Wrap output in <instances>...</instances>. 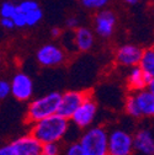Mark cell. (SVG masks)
Here are the masks:
<instances>
[{
    "label": "cell",
    "instance_id": "obj_1",
    "mask_svg": "<svg viewBox=\"0 0 154 155\" xmlns=\"http://www.w3.org/2000/svg\"><path fill=\"white\" fill-rule=\"evenodd\" d=\"M69 130V120L59 114H53L31 126L30 134L41 144L59 143Z\"/></svg>",
    "mask_w": 154,
    "mask_h": 155
},
{
    "label": "cell",
    "instance_id": "obj_2",
    "mask_svg": "<svg viewBox=\"0 0 154 155\" xmlns=\"http://www.w3.org/2000/svg\"><path fill=\"white\" fill-rule=\"evenodd\" d=\"M61 99L62 95L59 92H51L31 101L26 111V122L32 126L38 121L57 114Z\"/></svg>",
    "mask_w": 154,
    "mask_h": 155
},
{
    "label": "cell",
    "instance_id": "obj_3",
    "mask_svg": "<svg viewBox=\"0 0 154 155\" xmlns=\"http://www.w3.org/2000/svg\"><path fill=\"white\" fill-rule=\"evenodd\" d=\"M109 132L101 126L86 129L79 138V145L85 155H107Z\"/></svg>",
    "mask_w": 154,
    "mask_h": 155
},
{
    "label": "cell",
    "instance_id": "obj_4",
    "mask_svg": "<svg viewBox=\"0 0 154 155\" xmlns=\"http://www.w3.org/2000/svg\"><path fill=\"white\" fill-rule=\"evenodd\" d=\"M133 134L122 128L109 132L107 155H133Z\"/></svg>",
    "mask_w": 154,
    "mask_h": 155
},
{
    "label": "cell",
    "instance_id": "obj_5",
    "mask_svg": "<svg viewBox=\"0 0 154 155\" xmlns=\"http://www.w3.org/2000/svg\"><path fill=\"white\" fill-rule=\"evenodd\" d=\"M96 112H98V106H96V102L94 101L90 94L84 100V102L79 106V108L74 112L70 120L75 127H78L80 129H85L92 124L96 117Z\"/></svg>",
    "mask_w": 154,
    "mask_h": 155
},
{
    "label": "cell",
    "instance_id": "obj_6",
    "mask_svg": "<svg viewBox=\"0 0 154 155\" xmlns=\"http://www.w3.org/2000/svg\"><path fill=\"white\" fill-rule=\"evenodd\" d=\"M90 95L89 91H67L62 95L61 104L58 107L57 114L70 120L74 112L79 108V106L84 102V100Z\"/></svg>",
    "mask_w": 154,
    "mask_h": 155
},
{
    "label": "cell",
    "instance_id": "obj_7",
    "mask_svg": "<svg viewBox=\"0 0 154 155\" xmlns=\"http://www.w3.org/2000/svg\"><path fill=\"white\" fill-rule=\"evenodd\" d=\"M10 94L17 101L30 100L33 94V83L31 78L24 73H17L10 83Z\"/></svg>",
    "mask_w": 154,
    "mask_h": 155
},
{
    "label": "cell",
    "instance_id": "obj_8",
    "mask_svg": "<svg viewBox=\"0 0 154 155\" xmlns=\"http://www.w3.org/2000/svg\"><path fill=\"white\" fill-rule=\"evenodd\" d=\"M9 144L14 155H41L42 144L31 134L21 135Z\"/></svg>",
    "mask_w": 154,
    "mask_h": 155
},
{
    "label": "cell",
    "instance_id": "obj_9",
    "mask_svg": "<svg viewBox=\"0 0 154 155\" xmlns=\"http://www.w3.org/2000/svg\"><path fill=\"white\" fill-rule=\"evenodd\" d=\"M133 148L142 155L154 154V132L150 128H139L133 134Z\"/></svg>",
    "mask_w": 154,
    "mask_h": 155
},
{
    "label": "cell",
    "instance_id": "obj_10",
    "mask_svg": "<svg viewBox=\"0 0 154 155\" xmlns=\"http://www.w3.org/2000/svg\"><path fill=\"white\" fill-rule=\"evenodd\" d=\"M37 61L43 67L58 65L64 61V52L54 45H46L38 49Z\"/></svg>",
    "mask_w": 154,
    "mask_h": 155
},
{
    "label": "cell",
    "instance_id": "obj_11",
    "mask_svg": "<svg viewBox=\"0 0 154 155\" xmlns=\"http://www.w3.org/2000/svg\"><path fill=\"white\" fill-rule=\"evenodd\" d=\"M143 55V49L133 45H125L116 52V61L125 67H137Z\"/></svg>",
    "mask_w": 154,
    "mask_h": 155
},
{
    "label": "cell",
    "instance_id": "obj_12",
    "mask_svg": "<svg viewBox=\"0 0 154 155\" xmlns=\"http://www.w3.org/2000/svg\"><path fill=\"white\" fill-rule=\"evenodd\" d=\"M116 17L110 10H102L95 17V31L101 37H110L113 33Z\"/></svg>",
    "mask_w": 154,
    "mask_h": 155
},
{
    "label": "cell",
    "instance_id": "obj_13",
    "mask_svg": "<svg viewBox=\"0 0 154 155\" xmlns=\"http://www.w3.org/2000/svg\"><path fill=\"white\" fill-rule=\"evenodd\" d=\"M132 94L134 100H136L141 117L154 118V95L148 89L136 91Z\"/></svg>",
    "mask_w": 154,
    "mask_h": 155
},
{
    "label": "cell",
    "instance_id": "obj_14",
    "mask_svg": "<svg viewBox=\"0 0 154 155\" xmlns=\"http://www.w3.org/2000/svg\"><path fill=\"white\" fill-rule=\"evenodd\" d=\"M74 43L79 51H89L94 45V33L86 27H78L74 35Z\"/></svg>",
    "mask_w": 154,
    "mask_h": 155
},
{
    "label": "cell",
    "instance_id": "obj_15",
    "mask_svg": "<svg viewBox=\"0 0 154 155\" xmlns=\"http://www.w3.org/2000/svg\"><path fill=\"white\" fill-rule=\"evenodd\" d=\"M127 83H128L131 91H133V92L144 90L147 87V84L144 81V76H143V71L138 65L133 67L131 69L128 78H127Z\"/></svg>",
    "mask_w": 154,
    "mask_h": 155
},
{
    "label": "cell",
    "instance_id": "obj_16",
    "mask_svg": "<svg viewBox=\"0 0 154 155\" xmlns=\"http://www.w3.org/2000/svg\"><path fill=\"white\" fill-rule=\"evenodd\" d=\"M138 67L142 69L143 73H147L154 76V51L153 48L143 51V55H142V59Z\"/></svg>",
    "mask_w": 154,
    "mask_h": 155
},
{
    "label": "cell",
    "instance_id": "obj_17",
    "mask_svg": "<svg viewBox=\"0 0 154 155\" xmlns=\"http://www.w3.org/2000/svg\"><path fill=\"white\" fill-rule=\"evenodd\" d=\"M125 110H126L127 114L131 116V117H133V118H141V113H139V111H138L136 100H134L132 92L126 97V101H125Z\"/></svg>",
    "mask_w": 154,
    "mask_h": 155
},
{
    "label": "cell",
    "instance_id": "obj_18",
    "mask_svg": "<svg viewBox=\"0 0 154 155\" xmlns=\"http://www.w3.org/2000/svg\"><path fill=\"white\" fill-rule=\"evenodd\" d=\"M42 17H43V12H42V10L40 8L31 11V12H28V14H26V26L37 25L42 20Z\"/></svg>",
    "mask_w": 154,
    "mask_h": 155
},
{
    "label": "cell",
    "instance_id": "obj_19",
    "mask_svg": "<svg viewBox=\"0 0 154 155\" xmlns=\"http://www.w3.org/2000/svg\"><path fill=\"white\" fill-rule=\"evenodd\" d=\"M15 11H16V5H14L10 2H6L0 6V16H2V18H11Z\"/></svg>",
    "mask_w": 154,
    "mask_h": 155
},
{
    "label": "cell",
    "instance_id": "obj_20",
    "mask_svg": "<svg viewBox=\"0 0 154 155\" xmlns=\"http://www.w3.org/2000/svg\"><path fill=\"white\" fill-rule=\"evenodd\" d=\"M59 154H61L59 143H47V144H42L41 155H59Z\"/></svg>",
    "mask_w": 154,
    "mask_h": 155
},
{
    "label": "cell",
    "instance_id": "obj_21",
    "mask_svg": "<svg viewBox=\"0 0 154 155\" xmlns=\"http://www.w3.org/2000/svg\"><path fill=\"white\" fill-rule=\"evenodd\" d=\"M16 6H17V10H20L25 15L36 10V9H38V4H37V2H35V0H25V2L20 3Z\"/></svg>",
    "mask_w": 154,
    "mask_h": 155
},
{
    "label": "cell",
    "instance_id": "obj_22",
    "mask_svg": "<svg viewBox=\"0 0 154 155\" xmlns=\"http://www.w3.org/2000/svg\"><path fill=\"white\" fill-rule=\"evenodd\" d=\"M110 0H80V3L88 9H102Z\"/></svg>",
    "mask_w": 154,
    "mask_h": 155
},
{
    "label": "cell",
    "instance_id": "obj_23",
    "mask_svg": "<svg viewBox=\"0 0 154 155\" xmlns=\"http://www.w3.org/2000/svg\"><path fill=\"white\" fill-rule=\"evenodd\" d=\"M11 20H12L14 25L17 26V27H24V26H26V15L22 14L20 10H17V6H16V11H15L14 16L11 17Z\"/></svg>",
    "mask_w": 154,
    "mask_h": 155
},
{
    "label": "cell",
    "instance_id": "obj_24",
    "mask_svg": "<svg viewBox=\"0 0 154 155\" xmlns=\"http://www.w3.org/2000/svg\"><path fill=\"white\" fill-rule=\"evenodd\" d=\"M64 155H85L82 147L79 145L78 142H74L72 144L68 145V148L65 149V154Z\"/></svg>",
    "mask_w": 154,
    "mask_h": 155
},
{
    "label": "cell",
    "instance_id": "obj_25",
    "mask_svg": "<svg viewBox=\"0 0 154 155\" xmlns=\"http://www.w3.org/2000/svg\"><path fill=\"white\" fill-rule=\"evenodd\" d=\"M10 95V83L4 79H0V100L6 99Z\"/></svg>",
    "mask_w": 154,
    "mask_h": 155
},
{
    "label": "cell",
    "instance_id": "obj_26",
    "mask_svg": "<svg viewBox=\"0 0 154 155\" xmlns=\"http://www.w3.org/2000/svg\"><path fill=\"white\" fill-rule=\"evenodd\" d=\"M0 24H2V26L6 30H11L12 27H15L11 18H2V20H0Z\"/></svg>",
    "mask_w": 154,
    "mask_h": 155
},
{
    "label": "cell",
    "instance_id": "obj_27",
    "mask_svg": "<svg viewBox=\"0 0 154 155\" xmlns=\"http://www.w3.org/2000/svg\"><path fill=\"white\" fill-rule=\"evenodd\" d=\"M0 155H14L12 149H11L9 143L3 145V147H0Z\"/></svg>",
    "mask_w": 154,
    "mask_h": 155
},
{
    "label": "cell",
    "instance_id": "obj_28",
    "mask_svg": "<svg viewBox=\"0 0 154 155\" xmlns=\"http://www.w3.org/2000/svg\"><path fill=\"white\" fill-rule=\"evenodd\" d=\"M67 26L69 28H75L76 26H78V20H76L75 17H69L67 20Z\"/></svg>",
    "mask_w": 154,
    "mask_h": 155
},
{
    "label": "cell",
    "instance_id": "obj_29",
    "mask_svg": "<svg viewBox=\"0 0 154 155\" xmlns=\"http://www.w3.org/2000/svg\"><path fill=\"white\" fill-rule=\"evenodd\" d=\"M51 35H52L53 37H59V36H61V30H59L58 27H53V28L51 30Z\"/></svg>",
    "mask_w": 154,
    "mask_h": 155
},
{
    "label": "cell",
    "instance_id": "obj_30",
    "mask_svg": "<svg viewBox=\"0 0 154 155\" xmlns=\"http://www.w3.org/2000/svg\"><path fill=\"white\" fill-rule=\"evenodd\" d=\"M147 87H148V90H149V91H150V92L154 95V79L150 81V84H149Z\"/></svg>",
    "mask_w": 154,
    "mask_h": 155
},
{
    "label": "cell",
    "instance_id": "obj_31",
    "mask_svg": "<svg viewBox=\"0 0 154 155\" xmlns=\"http://www.w3.org/2000/svg\"><path fill=\"white\" fill-rule=\"evenodd\" d=\"M125 2H126V3H128V4H136V3L138 2V0H125Z\"/></svg>",
    "mask_w": 154,
    "mask_h": 155
},
{
    "label": "cell",
    "instance_id": "obj_32",
    "mask_svg": "<svg viewBox=\"0 0 154 155\" xmlns=\"http://www.w3.org/2000/svg\"><path fill=\"white\" fill-rule=\"evenodd\" d=\"M153 51H154V48H153Z\"/></svg>",
    "mask_w": 154,
    "mask_h": 155
},
{
    "label": "cell",
    "instance_id": "obj_33",
    "mask_svg": "<svg viewBox=\"0 0 154 155\" xmlns=\"http://www.w3.org/2000/svg\"><path fill=\"white\" fill-rule=\"evenodd\" d=\"M153 155H154V154H153Z\"/></svg>",
    "mask_w": 154,
    "mask_h": 155
}]
</instances>
